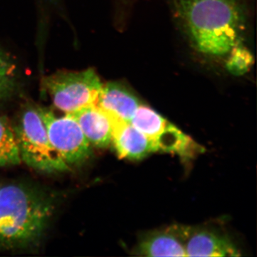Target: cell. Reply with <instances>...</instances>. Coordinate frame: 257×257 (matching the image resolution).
<instances>
[{"mask_svg": "<svg viewBox=\"0 0 257 257\" xmlns=\"http://www.w3.org/2000/svg\"><path fill=\"white\" fill-rule=\"evenodd\" d=\"M177 18L194 47L206 55H228L240 44L246 26L238 0H172Z\"/></svg>", "mask_w": 257, "mask_h": 257, "instance_id": "6da1fadb", "label": "cell"}, {"mask_svg": "<svg viewBox=\"0 0 257 257\" xmlns=\"http://www.w3.org/2000/svg\"><path fill=\"white\" fill-rule=\"evenodd\" d=\"M55 210L52 197L23 184L0 188V247H25L41 239Z\"/></svg>", "mask_w": 257, "mask_h": 257, "instance_id": "7a4b0ae2", "label": "cell"}, {"mask_svg": "<svg viewBox=\"0 0 257 257\" xmlns=\"http://www.w3.org/2000/svg\"><path fill=\"white\" fill-rule=\"evenodd\" d=\"M14 126L22 162L39 172L56 173L69 167L57 153L47 135L41 107L28 106Z\"/></svg>", "mask_w": 257, "mask_h": 257, "instance_id": "3957f363", "label": "cell"}, {"mask_svg": "<svg viewBox=\"0 0 257 257\" xmlns=\"http://www.w3.org/2000/svg\"><path fill=\"white\" fill-rule=\"evenodd\" d=\"M103 84L93 69L59 72L45 77L42 87L54 106L65 114L96 105Z\"/></svg>", "mask_w": 257, "mask_h": 257, "instance_id": "277c9868", "label": "cell"}, {"mask_svg": "<svg viewBox=\"0 0 257 257\" xmlns=\"http://www.w3.org/2000/svg\"><path fill=\"white\" fill-rule=\"evenodd\" d=\"M130 123L151 139L159 152L176 154L188 160L204 151L201 145L149 106L141 104Z\"/></svg>", "mask_w": 257, "mask_h": 257, "instance_id": "5b68a950", "label": "cell"}, {"mask_svg": "<svg viewBox=\"0 0 257 257\" xmlns=\"http://www.w3.org/2000/svg\"><path fill=\"white\" fill-rule=\"evenodd\" d=\"M41 114L52 147L69 167L81 165L89 159L92 146L72 115L57 116L42 107Z\"/></svg>", "mask_w": 257, "mask_h": 257, "instance_id": "8992f818", "label": "cell"}, {"mask_svg": "<svg viewBox=\"0 0 257 257\" xmlns=\"http://www.w3.org/2000/svg\"><path fill=\"white\" fill-rule=\"evenodd\" d=\"M78 123L91 146L106 148L111 143L116 120L97 105L82 108L69 114Z\"/></svg>", "mask_w": 257, "mask_h": 257, "instance_id": "52a82bcc", "label": "cell"}, {"mask_svg": "<svg viewBox=\"0 0 257 257\" xmlns=\"http://www.w3.org/2000/svg\"><path fill=\"white\" fill-rule=\"evenodd\" d=\"M111 143L121 159L140 160L159 152L156 144L130 122L116 121Z\"/></svg>", "mask_w": 257, "mask_h": 257, "instance_id": "ba28073f", "label": "cell"}, {"mask_svg": "<svg viewBox=\"0 0 257 257\" xmlns=\"http://www.w3.org/2000/svg\"><path fill=\"white\" fill-rule=\"evenodd\" d=\"M187 256H239V250L227 238L208 230L186 229Z\"/></svg>", "mask_w": 257, "mask_h": 257, "instance_id": "9c48e42d", "label": "cell"}, {"mask_svg": "<svg viewBox=\"0 0 257 257\" xmlns=\"http://www.w3.org/2000/svg\"><path fill=\"white\" fill-rule=\"evenodd\" d=\"M96 105L116 121L130 122L141 103L125 86L119 82H109L103 85Z\"/></svg>", "mask_w": 257, "mask_h": 257, "instance_id": "30bf717a", "label": "cell"}, {"mask_svg": "<svg viewBox=\"0 0 257 257\" xmlns=\"http://www.w3.org/2000/svg\"><path fill=\"white\" fill-rule=\"evenodd\" d=\"M185 234L184 228L154 231L140 241L137 253L143 256H187L184 247Z\"/></svg>", "mask_w": 257, "mask_h": 257, "instance_id": "8fae6325", "label": "cell"}, {"mask_svg": "<svg viewBox=\"0 0 257 257\" xmlns=\"http://www.w3.org/2000/svg\"><path fill=\"white\" fill-rule=\"evenodd\" d=\"M21 162L14 126L8 118L0 116V167L16 166Z\"/></svg>", "mask_w": 257, "mask_h": 257, "instance_id": "7c38bea8", "label": "cell"}, {"mask_svg": "<svg viewBox=\"0 0 257 257\" xmlns=\"http://www.w3.org/2000/svg\"><path fill=\"white\" fill-rule=\"evenodd\" d=\"M228 55L229 58L226 61V67L233 75H243L251 69L253 63V57L252 54L246 47L238 44L233 47Z\"/></svg>", "mask_w": 257, "mask_h": 257, "instance_id": "4fadbf2b", "label": "cell"}, {"mask_svg": "<svg viewBox=\"0 0 257 257\" xmlns=\"http://www.w3.org/2000/svg\"><path fill=\"white\" fill-rule=\"evenodd\" d=\"M16 87L14 64L0 50V102L13 95Z\"/></svg>", "mask_w": 257, "mask_h": 257, "instance_id": "5bb4252c", "label": "cell"}, {"mask_svg": "<svg viewBox=\"0 0 257 257\" xmlns=\"http://www.w3.org/2000/svg\"><path fill=\"white\" fill-rule=\"evenodd\" d=\"M0 188H1V186H0Z\"/></svg>", "mask_w": 257, "mask_h": 257, "instance_id": "9a60e30c", "label": "cell"}]
</instances>
